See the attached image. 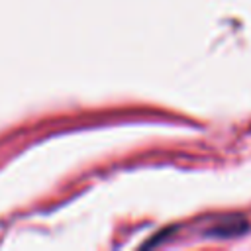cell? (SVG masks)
I'll use <instances>...</instances> for the list:
<instances>
[{"label": "cell", "instance_id": "1", "mask_svg": "<svg viewBox=\"0 0 251 251\" xmlns=\"http://www.w3.org/2000/svg\"><path fill=\"white\" fill-rule=\"evenodd\" d=\"M245 229H247L245 218L235 216V218H224L216 227L210 229V235H214V237H233V235H237Z\"/></svg>", "mask_w": 251, "mask_h": 251}]
</instances>
